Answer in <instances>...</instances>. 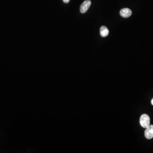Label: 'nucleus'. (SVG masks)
<instances>
[{"label":"nucleus","instance_id":"f257e3e1","mask_svg":"<svg viewBox=\"0 0 153 153\" xmlns=\"http://www.w3.org/2000/svg\"><path fill=\"white\" fill-rule=\"evenodd\" d=\"M140 123L141 126L144 128H147L150 125V118L149 116L146 114L142 115L140 118Z\"/></svg>","mask_w":153,"mask_h":153},{"label":"nucleus","instance_id":"f03ea898","mask_svg":"<svg viewBox=\"0 0 153 153\" xmlns=\"http://www.w3.org/2000/svg\"><path fill=\"white\" fill-rule=\"evenodd\" d=\"M91 5V1L90 0L84 1L81 4L80 7V13H84L88 11Z\"/></svg>","mask_w":153,"mask_h":153},{"label":"nucleus","instance_id":"7ed1b4c3","mask_svg":"<svg viewBox=\"0 0 153 153\" xmlns=\"http://www.w3.org/2000/svg\"><path fill=\"white\" fill-rule=\"evenodd\" d=\"M145 137L148 140L153 138V125H150L146 128L145 131Z\"/></svg>","mask_w":153,"mask_h":153},{"label":"nucleus","instance_id":"20e7f679","mask_svg":"<svg viewBox=\"0 0 153 153\" xmlns=\"http://www.w3.org/2000/svg\"><path fill=\"white\" fill-rule=\"evenodd\" d=\"M120 15L124 18H128L130 17L132 14V11L128 8H124L120 11Z\"/></svg>","mask_w":153,"mask_h":153},{"label":"nucleus","instance_id":"39448f33","mask_svg":"<svg viewBox=\"0 0 153 153\" xmlns=\"http://www.w3.org/2000/svg\"><path fill=\"white\" fill-rule=\"evenodd\" d=\"M100 34L102 37H105L109 34V30L105 26H102L100 28Z\"/></svg>","mask_w":153,"mask_h":153},{"label":"nucleus","instance_id":"423d86ee","mask_svg":"<svg viewBox=\"0 0 153 153\" xmlns=\"http://www.w3.org/2000/svg\"><path fill=\"white\" fill-rule=\"evenodd\" d=\"M63 1H64V3H69V2H70V0H63Z\"/></svg>","mask_w":153,"mask_h":153},{"label":"nucleus","instance_id":"0eeeda50","mask_svg":"<svg viewBox=\"0 0 153 153\" xmlns=\"http://www.w3.org/2000/svg\"><path fill=\"white\" fill-rule=\"evenodd\" d=\"M151 103H152V104L153 105V98L152 99V101H151Z\"/></svg>","mask_w":153,"mask_h":153}]
</instances>
